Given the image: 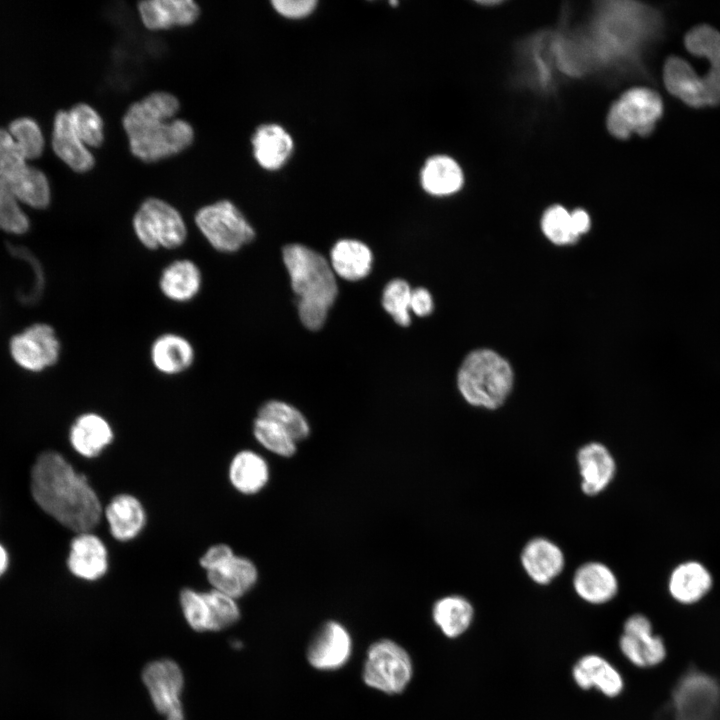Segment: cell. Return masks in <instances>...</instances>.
<instances>
[{"label": "cell", "mask_w": 720, "mask_h": 720, "mask_svg": "<svg viewBox=\"0 0 720 720\" xmlns=\"http://www.w3.org/2000/svg\"><path fill=\"white\" fill-rule=\"evenodd\" d=\"M31 493L43 511L76 533L89 532L100 522L98 496L86 477L57 452L45 451L37 457L31 471Z\"/></svg>", "instance_id": "6da1fadb"}, {"label": "cell", "mask_w": 720, "mask_h": 720, "mask_svg": "<svg viewBox=\"0 0 720 720\" xmlns=\"http://www.w3.org/2000/svg\"><path fill=\"white\" fill-rule=\"evenodd\" d=\"M180 103L164 91L153 92L131 104L122 120L131 153L144 162L174 156L193 142L194 130L182 119H173Z\"/></svg>", "instance_id": "7a4b0ae2"}, {"label": "cell", "mask_w": 720, "mask_h": 720, "mask_svg": "<svg viewBox=\"0 0 720 720\" xmlns=\"http://www.w3.org/2000/svg\"><path fill=\"white\" fill-rule=\"evenodd\" d=\"M282 258L298 297L302 324L309 330L320 329L338 292L330 263L318 252L296 243L283 248Z\"/></svg>", "instance_id": "3957f363"}, {"label": "cell", "mask_w": 720, "mask_h": 720, "mask_svg": "<svg viewBox=\"0 0 720 720\" xmlns=\"http://www.w3.org/2000/svg\"><path fill=\"white\" fill-rule=\"evenodd\" d=\"M513 373L509 363L488 349L471 352L464 359L457 376L458 389L471 405L496 409L509 395Z\"/></svg>", "instance_id": "277c9868"}, {"label": "cell", "mask_w": 720, "mask_h": 720, "mask_svg": "<svg viewBox=\"0 0 720 720\" xmlns=\"http://www.w3.org/2000/svg\"><path fill=\"white\" fill-rule=\"evenodd\" d=\"M194 221L210 246L221 253L237 252L255 238V230L250 222L229 200L201 207Z\"/></svg>", "instance_id": "5b68a950"}, {"label": "cell", "mask_w": 720, "mask_h": 720, "mask_svg": "<svg viewBox=\"0 0 720 720\" xmlns=\"http://www.w3.org/2000/svg\"><path fill=\"white\" fill-rule=\"evenodd\" d=\"M138 241L149 250L176 249L187 238V226L181 213L168 202L151 197L144 200L132 219Z\"/></svg>", "instance_id": "8992f818"}, {"label": "cell", "mask_w": 720, "mask_h": 720, "mask_svg": "<svg viewBox=\"0 0 720 720\" xmlns=\"http://www.w3.org/2000/svg\"><path fill=\"white\" fill-rule=\"evenodd\" d=\"M663 113L661 97L654 90L636 87L626 91L611 106L607 127L609 132L620 139L632 133L649 135Z\"/></svg>", "instance_id": "52a82bcc"}, {"label": "cell", "mask_w": 720, "mask_h": 720, "mask_svg": "<svg viewBox=\"0 0 720 720\" xmlns=\"http://www.w3.org/2000/svg\"><path fill=\"white\" fill-rule=\"evenodd\" d=\"M411 675V660L398 644L381 640L370 647L363 670L364 681L369 686L388 694L399 693Z\"/></svg>", "instance_id": "ba28073f"}, {"label": "cell", "mask_w": 720, "mask_h": 720, "mask_svg": "<svg viewBox=\"0 0 720 720\" xmlns=\"http://www.w3.org/2000/svg\"><path fill=\"white\" fill-rule=\"evenodd\" d=\"M672 703L675 720H716L720 687L703 672L690 671L675 686Z\"/></svg>", "instance_id": "9c48e42d"}, {"label": "cell", "mask_w": 720, "mask_h": 720, "mask_svg": "<svg viewBox=\"0 0 720 720\" xmlns=\"http://www.w3.org/2000/svg\"><path fill=\"white\" fill-rule=\"evenodd\" d=\"M618 646L621 654L639 668L654 667L666 657L663 639L653 633L650 620L642 614H633L625 620Z\"/></svg>", "instance_id": "30bf717a"}, {"label": "cell", "mask_w": 720, "mask_h": 720, "mask_svg": "<svg viewBox=\"0 0 720 720\" xmlns=\"http://www.w3.org/2000/svg\"><path fill=\"white\" fill-rule=\"evenodd\" d=\"M10 352L19 366L37 372L57 362L60 343L51 326L39 323L15 335L10 341Z\"/></svg>", "instance_id": "8fae6325"}, {"label": "cell", "mask_w": 720, "mask_h": 720, "mask_svg": "<svg viewBox=\"0 0 720 720\" xmlns=\"http://www.w3.org/2000/svg\"><path fill=\"white\" fill-rule=\"evenodd\" d=\"M142 679L159 713L167 715L182 707L180 696L184 678L176 662L169 659L153 661L145 666Z\"/></svg>", "instance_id": "7c38bea8"}, {"label": "cell", "mask_w": 720, "mask_h": 720, "mask_svg": "<svg viewBox=\"0 0 720 720\" xmlns=\"http://www.w3.org/2000/svg\"><path fill=\"white\" fill-rule=\"evenodd\" d=\"M684 44L688 52L708 62L702 80L707 106L720 104V32L711 26L699 25L687 32Z\"/></svg>", "instance_id": "4fadbf2b"}, {"label": "cell", "mask_w": 720, "mask_h": 720, "mask_svg": "<svg viewBox=\"0 0 720 720\" xmlns=\"http://www.w3.org/2000/svg\"><path fill=\"white\" fill-rule=\"evenodd\" d=\"M571 675L580 689H595L608 698L618 697L625 687L624 678L616 666L597 653L581 656L574 663Z\"/></svg>", "instance_id": "5bb4252c"}, {"label": "cell", "mask_w": 720, "mask_h": 720, "mask_svg": "<svg viewBox=\"0 0 720 720\" xmlns=\"http://www.w3.org/2000/svg\"><path fill=\"white\" fill-rule=\"evenodd\" d=\"M351 638L338 622L323 625L308 648V660L320 670H335L343 666L351 655Z\"/></svg>", "instance_id": "9a60e30c"}, {"label": "cell", "mask_w": 720, "mask_h": 720, "mask_svg": "<svg viewBox=\"0 0 720 720\" xmlns=\"http://www.w3.org/2000/svg\"><path fill=\"white\" fill-rule=\"evenodd\" d=\"M581 476V489L589 496L601 493L608 487L616 473L615 460L606 446L591 442L577 453Z\"/></svg>", "instance_id": "2e32d148"}, {"label": "cell", "mask_w": 720, "mask_h": 720, "mask_svg": "<svg viewBox=\"0 0 720 720\" xmlns=\"http://www.w3.org/2000/svg\"><path fill=\"white\" fill-rule=\"evenodd\" d=\"M521 564L529 578L546 585L560 575L565 565L561 548L551 540L536 537L526 543L521 552Z\"/></svg>", "instance_id": "e0dca14e"}, {"label": "cell", "mask_w": 720, "mask_h": 720, "mask_svg": "<svg viewBox=\"0 0 720 720\" xmlns=\"http://www.w3.org/2000/svg\"><path fill=\"white\" fill-rule=\"evenodd\" d=\"M253 156L265 170L282 168L294 150L289 132L279 124L266 123L258 126L251 138Z\"/></svg>", "instance_id": "ac0fdd59"}, {"label": "cell", "mask_w": 720, "mask_h": 720, "mask_svg": "<svg viewBox=\"0 0 720 720\" xmlns=\"http://www.w3.org/2000/svg\"><path fill=\"white\" fill-rule=\"evenodd\" d=\"M143 25L150 30H164L193 24L200 15L193 0H146L138 3Z\"/></svg>", "instance_id": "d6986e66"}, {"label": "cell", "mask_w": 720, "mask_h": 720, "mask_svg": "<svg viewBox=\"0 0 720 720\" xmlns=\"http://www.w3.org/2000/svg\"><path fill=\"white\" fill-rule=\"evenodd\" d=\"M67 565L76 577L97 580L108 569L107 549L96 535L90 532L77 533L70 544Z\"/></svg>", "instance_id": "ffe728a7"}, {"label": "cell", "mask_w": 720, "mask_h": 720, "mask_svg": "<svg viewBox=\"0 0 720 720\" xmlns=\"http://www.w3.org/2000/svg\"><path fill=\"white\" fill-rule=\"evenodd\" d=\"M572 585L577 596L592 605L606 604L618 592V580L614 572L597 561L586 562L578 567Z\"/></svg>", "instance_id": "44dd1931"}, {"label": "cell", "mask_w": 720, "mask_h": 720, "mask_svg": "<svg viewBox=\"0 0 720 720\" xmlns=\"http://www.w3.org/2000/svg\"><path fill=\"white\" fill-rule=\"evenodd\" d=\"M150 360L158 372L174 376L185 372L193 365L195 350L186 337L168 332L159 335L152 342Z\"/></svg>", "instance_id": "7402d4cb"}, {"label": "cell", "mask_w": 720, "mask_h": 720, "mask_svg": "<svg viewBox=\"0 0 720 720\" xmlns=\"http://www.w3.org/2000/svg\"><path fill=\"white\" fill-rule=\"evenodd\" d=\"M257 577L254 563L235 554L207 571V579L214 589L234 599L246 594L255 585Z\"/></svg>", "instance_id": "603a6c76"}, {"label": "cell", "mask_w": 720, "mask_h": 720, "mask_svg": "<svg viewBox=\"0 0 720 720\" xmlns=\"http://www.w3.org/2000/svg\"><path fill=\"white\" fill-rule=\"evenodd\" d=\"M202 281V272L194 261L177 259L162 270L159 289L167 299L176 303H186L199 294Z\"/></svg>", "instance_id": "cb8c5ba5"}, {"label": "cell", "mask_w": 720, "mask_h": 720, "mask_svg": "<svg viewBox=\"0 0 720 720\" xmlns=\"http://www.w3.org/2000/svg\"><path fill=\"white\" fill-rule=\"evenodd\" d=\"M663 79L670 94L694 108L706 107V96L697 72L684 59L670 56L664 65Z\"/></svg>", "instance_id": "d4e9b609"}, {"label": "cell", "mask_w": 720, "mask_h": 720, "mask_svg": "<svg viewBox=\"0 0 720 720\" xmlns=\"http://www.w3.org/2000/svg\"><path fill=\"white\" fill-rule=\"evenodd\" d=\"M105 517L110 533L118 541L135 538L146 522L141 502L130 494L115 496L105 508Z\"/></svg>", "instance_id": "484cf974"}, {"label": "cell", "mask_w": 720, "mask_h": 720, "mask_svg": "<svg viewBox=\"0 0 720 720\" xmlns=\"http://www.w3.org/2000/svg\"><path fill=\"white\" fill-rule=\"evenodd\" d=\"M52 144L58 157L73 170L87 172L94 166L93 155L74 131L66 111L55 117Z\"/></svg>", "instance_id": "4316f807"}, {"label": "cell", "mask_w": 720, "mask_h": 720, "mask_svg": "<svg viewBox=\"0 0 720 720\" xmlns=\"http://www.w3.org/2000/svg\"><path fill=\"white\" fill-rule=\"evenodd\" d=\"M464 175L456 160L447 155L429 157L420 171V184L425 192L442 197L461 189Z\"/></svg>", "instance_id": "83f0119b"}, {"label": "cell", "mask_w": 720, "mask_h": 720, "mask_svg": "<svg viewBox=\"0 0 720 720\" xmlns=\"http://www.w3.org/2000/svg\"><path fill=\"white\" fill-rule=\"evenodd\" d=\"M73 448L84 457H95L113 440V430L108 421L99 414L80 415L70 429Z\"/></svg>", "instance_id": "f1b7e54d"}, {"label": "cell", "mask_w": 720, "mask_h": 720, "mask_svg": "<svg viewBox=\"0 0 720 720\" xmlns=\"http://www.w3.org/2000/svg\"><path fill=\"white\" fill-rule=\"evenodd\" d=\"M370 248L355 239H341L330 252V266L334 274L348 281L365 278L372 266Z\"/></svg>", "instance_id": "f546056e"}, {"label": "cell", "mask_w": 720, "mask_h": 720, "mask_svg": "<svg viewBox=\"0 0 720 720\" xmlns=\"http://www.w3.org/2000/svg\"><path fill=\"white\" fill-rule=\"evenodd\" d=\"M229 479L239 492L255 494L262 490L269 480L268 464L261 455L253 451H240L231 461Z\"/></svg>", "instance_id": "4dcf8cb0"}, {"label": "cell", "mask_w": 720, "mask_h": 720, "mask_svg": "<svg viewBox=\"0 0 720 720\" xmlns=\"http://www.w3.org/2000/svg\"><path fill=\"white\" fill-rule=\"evenodd\" d=\"M433 620L448 638L463 635L472 625L474 608L460 595H449L437 600L432 609Z\"/></svg>", "instance_id": "1f68e13d"}, {"label": "cell", "mask_w": 720, "mask_h": 720, "mask_svg": "<svg viewBox=\"0 0 720 720\" xmlns=\"http://www.w3.org/2000/svg\"><path fill=\"white\" fill-rule=\"evenodd\" d=\"M709 572L697 562L679 565L669 579V591L680 603L691 604L700 600L711 588Z\"/></svg>", "instance_id": "d6a6232c"}, {"label": "cell", "mask_w": 720, "mask_h": 720, "mask_svg": "<svg viewBox=\"0 0 720 720\" xmlns=\"http://www.w3.org/2000/svg\"><path fill=\"white\" fill-rule=\"evenodd\" d=\"M7 180L17 200L35 208H44L50 200V189L45 175L25 166Z\"/></svg>", "instance_id": "836d02e7"}, {"label": "cell", "mask_w": 720, "mask_h": 720, "mask_svg": "<svg viewBox=\"0 0 720 720\" xmlns=\"http://www.w3.org/2000/svg\"><path fill=\"white\" fill-rule=\"evenodd\" d=\"M257 416L275 421L285 428L296 440L301 441L310 434L305 416L294 406L280 400H269L258 410Z\"/></svg>", "instance_id": "e575fe53"}, {"label": "cell", "mask_w": 720, "mask_h": 720, "mask_svg": "<svg viewBox=\"0 0 720 720\" xmlns=\"http://www.w3.org/2000/svg\"><path fill=\"white\" fill-rule=\"evenodd\" d=\"M253 434L264 448L278 456L291 457L297 450V441L290 433L268 418L256 417L253 423Z\"/></svg>", "instance_id": "d590c367"}, {"label": "cell", "mask_w": 720, "mask_h": 720, "mask_svg": "<svg viewBox=\"0 0 720 720\" xmlns=\"http://www.w3.org/2000/svg\"><path fill=\"white\" fill-rule=\"evenodd\" d=\"M72 127L85 145L99 147L104 141V123L101 116L88 104L75 105L68 112Z\"/></svg>", "instance_id": "8d00e7d4"}, {"label": "cell", "mask_w": 720, "mask_h": 720, "mask_svg": "<svg viewBox=\"0 0 720 720\" xmlns=\"http://www.w3.org/2000/svg\"><path fill=\"white\" fill-rule=\"evenodd\" d=\"M412 289L403 279L391 280L384 288L382 305L394 321L400 326H408L411 322L410 300Z\"/></svg>", "instance_id": "74e56055"}, {"label": "cell", "mask_w": 720, "mask_h": 720, "mask_svg": "<svg viewBox=\"0 0 720 720\" xmlns=\"http://www.w3.org/2000/svg\"><path fill=\"white\" fill-rule=\"evenodd\" d=\"M17 198L6 179L0 177V229L22 234L29 227V220L20 209Z\"/></svg>", "instance_id": "f35d334b"}, {"label": "cell", "mask_w": 720, "mask_h": 720, "mask_svg": "<svg viewBox=\"0 0 720 720\" xmlns=\"http://www.w3.org/2000/svg\"><path fill=\"white\" fill-rule=\"evenodd\" d=\"M208 604L210 631H220L234 624L240 617L234 598L218 591L204 592Z\"/></svg>", "instance_id": "ab89813d"}, {"label": "cell", "mask_w": 720, "mask_h": 720, "mask_svg": "<svg viewBox=\"0 0 720 720\" xmlns=\"http://www.w3.org/2000/svg\"><path fill=\"white\" fill-rule=\"evenodd\" d=\"M541 226L545 236L557 245L571 244L578 239L572 230L570 213L560 205L545 211Z\"/></svg>", "instance_id": "60d3db41"}, {"label": "cell", "mask_w": 720, "mask_h": 720, "mask_svg": "<svg viewBox=\"0 0 720 720\" xmlns=\"http://www.w3.org/2000/svg\"><path fill=\"white\" fill-rule=\"evenodd\" d=\"M180 604L192 629L198 632L210 631L209 610L204 592L185 588L180 593Z\"/></svg>", "instance_id": "b9f144b4"}, {"label": "cell", "mask_w": 720, "mask_h": 720, "mask_svg": "<svg viewBox=\"0 0 720 720\" xmlns=\"http://www.w3.org/2000/svg\"><path fill=\"white\" fill-rule=\"evenodd\" d=\"M10 132L25 158L38 157L43 149L44 141L37 123L29 118L13 121Z\"/></svg>", "instance_id": "7bdbcfd3"}, {"label": "cell", "mask_w": 720, "mask_h": 720, "mask_svg": "<svg viewBox=\"0 0 720 720\" xmlns=\"http://www.w3.org/2000/svg\"><path fill=\"white\" fill-rule=\"evenodd\" d=\"M25 159L12 135L0 129V177L9 178L17 173L26 166Z\"/></svg>", "instance_id": "ee69618b"}, {"label": "cell", "mask_w": 720, "mask_h": 720, "mask_svg": "<svg viewBox=\"0 0 720 720\" xmlns=\"http://www.w3.org/2000/svg\"><path fill=\"white\" fill-rule=\"evenodd\" d=\"M275 11L289 19H301L309 16L316 9V0H274L271 2Z\"/></svg>", "instance_id": "f6af8a7d"}, {"label": "cell", "mask_w": 720, "mask_h": 720, "mask_svg": "<svg viewBox=\"0 0 720 720\" xmlns=\"http://www.w3.org/2000/svg\"><path fill=\"white\" fill-rule=\"evenodd\" d=\"M410 311L420 317L431 314L433 311V299L426 288L418 287L412 290Z\"/></svg>", "instance_id": "bcb514c9"}, {"label": "cell", "mask_w": 720, "mask_h": 720, "mask_svg": "<svg viewBox=\"0 0 720 720\" xmlns=\"http://www.w3.org/2000/svg\"><path fill=\"white\" fill-rule=\"evenodd\" d=\"M232 554L233 550L226 544L213 545L200 558V565L206 571L211 570Z\"/></svg>", "instance_id": "7dc6e473"}, {"label": "cell", "mask_w": 720, "mask_h": 720, "mask_svg": "<svg viewBox=\"0 0 720 720\" xmlns=\"http://www.w3.org/2000/svg\"><path fill=\"white\" fill-rule=\"evenodd\" d=\"M571 225L574 235L579 238L583 233H586L590 228V218L586 211L577 209L570 213Z\"/></svg>", "instance_id": "c3c4849f"}, {"label": "cell", "mask_w": 720, "mask_h": 720, "mask_svg": "<svg viewBox=\"0 0 720 720\" xmlns=\"http://www.w3.org/2000/svg\"><path fill=\"white\" fill-rule=\"evenodd\" d=\"M8 567V554L4 547L0 544V576L6 571Z\"/></svg>", "instance_id": "681fc988"}, {"label": "cell", "mask_w": 720, "mask_h": 720, "mask_svg": "<svg viewBox=\"0 0 720 720\" xmlns=\"http://www.w3.org/2000/svg\"><path fill=\"white\" fill-rule=\"evenodd\" d=\"M166 717L167 720H185L182 707L171 711L169 714L166 715Z\"/></svg>", "instance_id": "f907efd6"}, {"label": "cell", "mask_w": 720, "mask_h": 720, "mask_svg": "<svg viewBox=\"0 0 720 720\" xmlns=\"http://www.w3.org/2000/svg\"><path fill=\"white\" fill-rule=\"evenodd\" d=\"M481 3H482V4H486V5H488V4H497L498 1H481Z\"/></svg>", "instance_id": "816d5d0a"}]
</instances>
